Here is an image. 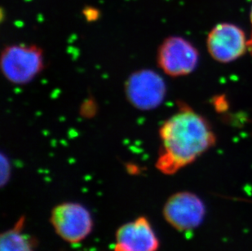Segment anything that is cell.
I'll return each instance as SVG.
<instances>
[{"mask_svg":"<svg viewBox=\"0 0 252 251\" xmlns=\"http://www.w3.org/2000/svg\"><path fill=\"white\" fill-rule=\"evenodd\" d=\"M51 223L57 234L71 244L84 241L93 227V217L88 209L75 202H64L54 207Z\"/></svg>","mask_w":252,"mask_h":251,"instance_id":"cell-3","label":"cell"},{"mask_svg":"<svg viewBox=\"0 0 252 251\" xmlns=\"http://www.w3.org/2000/svg\"><path fill=\"white\" fill-rule=\"evenodd\" d=\"M84 17L88 22H95L100 17V12L99 10L95 7H87L84 9Z\"/></svg>","mask_w":252,"mask_h":251,"instance_id":"cell-10","label":"cell"},{"mask_svg":"<svg viewBox=\"0 0 252 251\" xmlns=\"http://www.w3.org/2000/svg\"><path fill=\"white\" fill-rule=\"evenodd\" d=\"M159 242L145 217L122 225L115 235L114 251H157Z\"/></svg>","mask_w":252,"mask_h":251,"instance_id":"cell-8","label":"cell"},{"mask_svg":"<svg viewBox=\"0 0 252 251\" xmlns=\"http://www.w3.org/2000/svg\"><path fill=\"white\" fill-rule=\"evenodd\" d=\"M206 215L203 201L193 192H179L171 195L163 206V217L180 232L195 229Z\"/></svg>","mask_w":252,"mask_h":251,"instance_id":"cell-6","label":"cell"},{"mask_svg":"<svg viewBox=\"0 0 252 251\" xmlns=\"http://www.w3.org/2000/svg\"><path fill=\"white\" fill-rule=\"evenodd\" d=\"M250 19L251 24H252V33H251L250 37L248 38V52H250L252 56V6L251 8Z\"/></svg>","mask_w":252,"mask_h":251,"instance_id":"cell-12","label":"cell"},{"mask_svg":"<svg viewBox=\"0 0 252 251\" xmlns=\"http://www.w3.org/2000/svg\"><path fill=\"white\" fill-rule=\"evenodd\" d=\"M207 48L215 61L227 64L239 59L248 51V38L238 26L221 23L210 31Z\"/></svg>","mask_w":252,"mask_h":251,"instance_id":"cell-7","label":"cell"},{"mask_svg":"<svg viewBox=\"0 0 252 251\" xmlns=\"http://www.w3.org/2000/svg\"><path fill=\"white\" fill-rule=\"evenodd\" d=\"M199 60L197 48L186 38L171 36L158 50V66L171 77H182L194 71Z\"/></svg>","mask_w":252,"mask_h":251,"instance_id":"cell-4","label":"cell"},{"mask_svg":"<svg viewBox=\"0 0 252 251\" xmlns=\"http://www.w3.org/2000/svg\"><path fill=\"white\" fill-rule=\"evenodd\" d=\"M44 57L38 46L13 44L3 48L1 54V70L7 80L25 85L43 70Z\"/></svg>","mask_w":252,"mask_h":251,"instance_id":"cell-2","label":"cell"},{"mask_svg":"<svg viewBox=\"0 0 252 251\" xmlns=\"http://www.w3.org/2000/svg\"><path fill=\"white\" fill-rule=\"evenodd\" d=\"M25 218L1 235L0 251H33V242L23 232Z\"/></svg>","mask_w":252,"mask_h":251,"instance_id":"cell-9","label":"cell"},{"mask_svg":"<svg viewBox=\"0 0 252 251\" xmlns=\"http://www.w3.org/2000/svg\"><path fill=\"white\" fill-rule=\"evenodd\" d=\"M126 98L140 110H151L159 106L167 93L163 78L150 69H141L131 74L125 84Z\"/></svg>","mask_w":252,"mask_h":251,"instance_id":"cell-5","label":"cell"},{"mask_svg":"<svg viewBox=\"0 0 252 251\" xmlns=\"http://www.w3.org/2000/svg\"><path fill=\"white\" fill-rule=\"evenodd\" d=\"M1 169H2V172H1L2 185H4L7 179L9 177L10 168L9 162L7 161V159L5 158L2 155V157H1Z\"/></svg>","mask_w":252,"mask_h":251,"instance_id":"cell-11","label":"cell"},{"mask_svg":"<svg viewBox=\"0 0 252 251\" xmlns=\"http://www.w3.org/2000/svg\"><path fill=\"white\" fill-rule=\"evenodd\" d=\"M159 137L156 167L165 175L176 174L193 163L217 143L209 121L185 103L161 126Z\"/></svg>","mask_w":252,"mask_h":251,"instance_id":"cell-1","label":"cell"}]
</instances>
